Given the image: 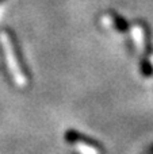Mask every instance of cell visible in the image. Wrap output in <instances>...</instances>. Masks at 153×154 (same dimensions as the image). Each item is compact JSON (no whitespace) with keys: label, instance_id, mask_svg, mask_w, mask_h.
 <instances>
[{"label":"cell","instance_id":"obj_2","mask_svg":"<svg viewBox=\"0 0 153 154\" xmlns=\"http://www.w3.org/2000/svg\"><path fill=\"white\" fill-rule=\"evenodd\" d=\"M70 142H72L75 149L80 154H100V152L96 147L92 146L91 143H88V142H86V141H81V139H79V138H73V139L70 138Z\"/></svg>","mask_w":153,"mask_h":154},{"label":"cell","instance_id":"obj_1","mask_svg":"<svg viewBox=\"0 0 153 154\" xmlns=\"http://www.w3.org/2000/svg\"><path fill=\"white\" fill-rule=\"evenodd\" d=\"M0 43H2L3 51H4L7 66H8V69H10V73H11V76H12L15 84L18 85V87H26L27 79H26V76H24L23 70H22L20 66H19V62H18V58H16L12 41H11L10 35H8L5 31L0 32Z\"/></svg>","mask_w":153,"mask_h":154},{"label":"cell","instance_id":"obj_3","mask_svg":"<svg viewBox=\"0 0 153 154\" xmlns=\"http://www.w3.org/2000/svg\"><path fill=\"white\" fill-rule=\"evenodd\" d=\"M132 37L133 39H134V43L136 46H137V49L140 51H144V49H145V34H144V30L141 26H133L132 27Z\"/></svg>","mask_w":153,"mask_h":154}]
</instances>
